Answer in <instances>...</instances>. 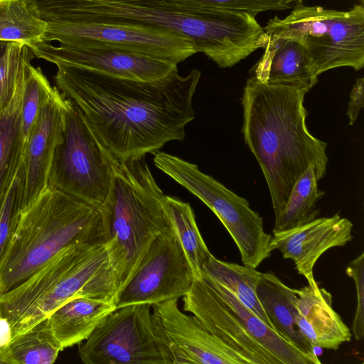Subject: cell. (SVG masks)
I'll return each instance as SVG.
<instances>
[{
    "mask_svg": "<svg viewBox=\"0 0 364 364\" xmlns=\"http://www.w3.org/2000/svg\"><path fill=\"white\" fill-rule=\"evenodd\" d=\"M57 88L73 101L101 143L117 159L155 154L167 142L183 141L195 117L193 97L200 78L193 69L157 80L115 77L59 65Z\"/></svg>",
    "mask_w": 364,
    "mask_h": 364,
    "instance_id": "obj_1",
    "label": "cell"
},
{
    "mask_svg": "<svg viewBox=\"0 0 364 364\" xmlns=\"http://www.w3.org/2000/svg\"><path fill=\"white\" fill-rule=\"evenodd\" d=\"M305 90L270 84L252 76L242 97L245 141L264 176L277 219L291 190L310 164L321 180L326 173V142L306 124Z\"/></svg>",
    "mask_w": 364,
    "mask_h": 364,
    "instance_id": "obj_2",
    "label": "cell"
},
{
    "mask_svg": "<svg viewBox=\"0 0 364 364\" xmlns=\"http://www.w3.org/2000/svg\"><path fill=\"white\" fill-rule=\"evenodd\" d=\"M257 14L232 9H196L165 0L80 1L57 11L55 21L143 25L190 38L219 68H231L265 48L269 36Z\"/></svg>",
    "mask_w": 364,
    "mask_h": 364,
    "instance_id": "obj_3",
    "label": "cell"
},
{
    "mask_svg": "<svg viewBox=\"0 0 364 364\" xmlns=\"http://www.w3.org/2000/svg\"><path fill=\"white\" fill-rule=\"evenodd\" d=\"M165 196L145 156L115 159L103 210L108 266L92 284L95 298L114 303L152 241L171 228Z\"/></svg>",
    "mask_w": 364,
    "mask_h": 364,
    "instance_id": "obj_4",
    "label": "cell"
},
{
    "mask_svg": "<svg viewBox=\"0 0 364 364\" xmlns=\"http://www.w3.org/2000/svg\"><path fill=\"white\" fill-rule=\"evenodd\" d=\"M102 241L101 210L46 188L21 213L0 263V294L19 284L63 249Z\"/></svg>",
    "mask_w": 364,
    "mask_h": 364,
    "instance_id": "obj_5",
    "label": "cell"
},
{
    "mask_svg": "<svg viewBox=\"0 0 364 364\" xmlns=\"http://www.w3.org/2000/svg\"><path fill=\"white\" fill-rule=\"evenodd\" d=\"M105 241L69 246L19 284L0 294V316L10 323L12 338L46 319L100 277L108 266Z\"/></svg>",
    "mask_w": 364,
    "mask_h": 364,
    "instance_id": "obj_6",
    "label": "cell"
},
{
    "mask_svg": "<svg viewBox=\"0 0 364 364\" xmlns=\"http://www.w3.org/2000/svg\"><path fill=\"white\" fill-rule=\"evenodd\" d=\"M269 36L294 40L306 50L318 76L339 67L355 70L364 65V7L348 11L306 6L298 0L284 18L274 16L264 27Z\"/></svg>",
    "mask_w": 364,
    "mask_h": 364,
    "instance_id": "obj_7",
    "label": "cell"
},
{
    "mask_svg": "<svg viewBox=\"0 0 364 364\" xmlns=\"http://www.w3.org/2000/svg\"><path fill=\"white\" fill-rule=\"evenodd\" d=\"M116 158L68 98L65 125L50 168L47 188L88 203L103 213Z\"/></svg>",
    "mask_w": 364,
    "mask_h": 364,
    "instance_id": "obj_8",
    "label": "cell"
},
{
    "mask_svg": "<svg viewBox=\"0 0 364 364\" xmlns=\"http://www.w3.org/2000/svg\"><path fill=\"white\" fill-rule=\"evenodd\" d=\"M154 164L203 202L218 218L235 242L242 264L257 268L272 251V235L263 220L244 198L226 188L198 166L168 153L154 154Z\"/></svg>",
    "mask_w": 364,
    "mask_h": 364,
    "instance_id": "obj_9",
    "label": "cell"
},
{
    "mask_svg": "<svg viewBox=\"0 0 364 364\" xmlns=\"http://www.w3.org/2000/svg\"><path fill=\"white\" fill-rule=\"evenodd\" d=\"M151 305L116 309L81 342L79 355L86 364H173L164 339L156 331Z\"/></svg>",
    "mask_w": 364,
    "mask_h": 364,
    "instance_id": "obj_10",
    "label": "cell"
},
{
    "mask_svg": "<svg viewBox=\"0 0 364 364\" xmlns=\"http://www.w3.org/2000/svg\"><path fill=\"white\" fill-rule=\"evenodd\" d=\"M43 41L77 47L115 48L183 62L198 53L188 38L143 25L96 22L47 21Z\"/></svg>",
    "mask_w": 364,
    "mask_h": 364,
    "instance_id": "obj_11",
    "label": "cell"
},
{
    "mask_svg": "<svg viewBox=\"0 0 364 364\" xmlns=\"http://www.w3.org/2000/svg\"><path fill=\"white\" fill-rule=\"evenodd\" d=\"M196 277L171 226L151 243L134 272L114 299L116 309L153 305L178 299L190 290Z\"/></svg>",
    "mask_w": 364,
    "mask_h": 364,
    "instance_id": "obj_12",
    "label": "cell"
},
{
    "mask_svg": "<svg viewBox=\"0 0 364 364\" xmlns=\"http://www.w3.org/2000/svg\"><path fill=\"white\" fill-rule=\"evenodd\" d=\"M178 299L151 305L152 319L173 358V364H251L225 344L194 316L182 313Z\"/></svg>",
    "mask_w": 364,
    "mask_h": 364,
    "instance_id": "obj_13",
    "label": "cell"
},
{
    "mask_svg": "<svg viewBox=\"0 0 364 364\" xmlns=\"http://www.w3.org/2000/svg\"><path fill=\"white\" fill-rule=\"evenodd\" d=\"M35 58L55 64L78 67L115 77L153 81L178 70L176 63L129 50L53 46L41 41L30 47Z\"/></svg>",
    "mask_w": 364,
    "mask_h": 364,
    "instance_id": "obj_14",
    "label": "cell"
},
{
    "mask_svg": "<svg viewBox=\"0 0 364 364\" xmlns=\"http://www.w3.org/2000/svg\"><path fill=\"white\" fill-rule=\"evenodd\" d=\"M67 106L68 98L57 88L41 109L29 134L19 168L22 210L47 188L55 151L65 129Z\"/></svg>",
    "mask_w": 364,
    "mask_h": 364,
    "instance_id": "obj_15",
    "label": "cell"
},
{
    "mask_svg": "<svg viewBox=\"0 0 364 364\" xmlns=\"http://www.w3.org/2000/svg\"><path fill=\"white\" fill-rule=\"evenodd\" d=\"M353 225L348 219L336 214L316 219L299 227L273 232L270 246L279 250L283 257L294 261L299 274L308 284H315L314 267L328 249L342 247L353 240Z\"/></svg>",
    "mask_w": 364,
    "mask_h": 364,
    "instance_id": "obj_16",
    "label": "cell"
},
{
    "mask_svg": "<svg viewBox=\"0 0 364 364\" xmlns=\"http://www.w3.org/2000/svg\"><path fill=\"white\" fill-rule=\"evenodd\" d=\"M183 297L184 311L192 313L209 331L251 364H280L247 333L202 277L195 279Z\"/></svg>",
    "mask_w": 364,
    "mask_h": 364,
    "instance_id": "obj_17",
    "label": "cell"
},
{
    "mask_svg": "<svg viewBox=\"0 0 364 364\" xmlns=\"http://www.w3.org/2000/svg\"><path fill=\"white\" fill-rule=\"evenodd\" d=\"M298 296L295 321L299 331L314 348L337 350L351 339V332L332 307V296L318 283L295 289Z\"/></svg>",
    "mask_w": 364,
    "mask_h": 364,
    "instance_id": "obj_18",
    "label": "cell"
},
{
    "mask_svg": "<svg viewBox=\"0 0 364 364\" xmlns=\"http://www.w3.org/2000/svg\"><path fill=\"white\" fill-rule=\"evenodd\" d=\"M261 82L299 87L309 92L318 82L309 55L298 41L269 36L262 58L253 68Z\"/></svg>",
    "mask_w": 364,
    "mask_h": 364,
    "instance_id": "obj_19",
    "label": "cell"
},
{
    "mask_svg": "<svg viewBox=\"0 0 364 364\" xmlns=\"http://www.w3.org/2000/svg\"><path fill=\"white\" fill-rule=\"evenodd\" d=\"M257 294L274 329L286 341L320 364L316 350L299 331L295 321L298 296L295 289L284 284L272 273H262L257 286Z\"/></svg>",
    "mask_w": 364,
    "mask_h": 364,
    "instance_id": "obj_20",
    "label": "cell"
},
{
    "mask_svg": "<svg viewBox=\"0 0 364 364\" xmlns=\"http://www.w3.org/2000/svg\"><path fill=\"white\" fill-rule=\"evenodd\" d=\"M115 310L112 301L79 296L58 306L46 320L63 350L86 340Z\"/></svg>",
    "mask_w": 364,
    "mask_h": 364,
    "instance_id": "obj_21",
    "label": "cell"
},
{
    "mask_svg": "<svg viewBox=\"0 0 364 364\" xmlns=\"http://www.w3.org/2000/svg\"><path fill=\"white\" fill-rule=\"evenodd\" d=\"M203 279L218 294L227 309L240 322L247 333L262 348L273 355L280 364H314V361L255 313L242 304L223 285L202 272Z\"/></svg>",
    "mask_w": 364,
    "mask_h": 364,
    "instance_id": "obj_22",
    "label": "cell"
},
{
    "mask_svg": "<svg viewBox=\"0 0 364 364\" xmlns=\"http://www.w3.org/2000/svg\"><path fill=\"white\" fill-rule=\"evenodd\" d=\"M23 84L24 75L11 101L0 114V200L11 184L23 161L21 106Z\"/></svg>",
    "mask_w": 364,
    "mask_h": 364,
    "instance_id": "obj_23",
    "label": "cell"
},
{
    "mask_svg": "<svg viewBox=\"0 0 364 364\" xmlns=\"http://www.w3.org/2000/svg\"><path fill=\"white\" fill-rule=\"evenodd\" d=\"M202 272L223 285L242 304L274 329L257 294V286L262 272L251 266L220 260L213 255L204 264Z\"/></svg>",
    "mask_w": 364,
    "mask_h": 364,
    "instance_id": "obj_24",
    "label": "cell"
},
{
    "mask_svg": "<svg viewBox=\"0 0 364 364\" xmlns=\"http://www.w3.org/2000/svg\"><path fill=\"white\" fill-rule=\"evenodd\" d=\"M61 350L46 318L1 348L0 360L2 364H52Z\"/></svg>",
    "mask_w": 364,
    "mask_h": 364,
    "instance_id": "obj_25",
    "label": "cell"
},
{
    "mask_svg": "<svg viewBox=\"0 0 364 364\" xmlns=\"http://www.w3.org/2000/svg\"><path fill=\"white\" fill-rule=\"evenodd\" d=\"M47 21L33 0H0V42L28 46L43 41Z\"/></svg>",
    "mask_w": 364,
    "mask_h": 364,
    "instance_id": "obj_26",
    "label": "cell"
},
{
    "mask_svg": "<svg viewBox=\"0 0 364 364\" xmlns=\"http://www.w3.org/2000/svg\"><path fill=\"white\" fill-rule=\"evenodd\" d=\"M317 183L315 166L310 164L295 183L284 210L275 219L273 232L299 227L317 218L316 203L325 194Z\"/></svg>",
    "mask_w": 364,
    "mask_h": 364,
    "instance_id": "obj_27",
    "label": "cell"
},
{
    "mask_svg": "<svg viewBox=\"0 0 364 364\" xmlns=\"http://www.w3.org/2000/svg\"><path fill=\"white\" fill-rule=\"evenodd\" d=\"M171 226L190 262L196 278L201 276L204 264L212 255L198 230L194 212L188 203L166 196Z\"/></svg>",
    "mask_w": 364,
    "mask_h": 364,
    "instance_id": "obj_28",
    "label": "cell"
},
{
    "mask_svg": "<svg viewBox=\"0 0 364 364\" xmlns=\"http://www.w3.org/2000/svg\"><path fill=\"white\" fill-rule=\"evenodd\" d=\"M56 89V86H51L40 67H34L31 63L26 65L21 106L23 152L29 134L41 109L52 97Z\"/></svg>",
    "mask_w": 364,
    "mask_h": 364,
    "instance_id": "obj_29",
    "label": "cell"
},
{
    "mask_svg": "<svg viewBox=\"0 0 364 364\" xmlns=\"http://www.w3.org/2000/svg\"><path fill=\"white\" fill-rule=\"evenodd\" d=\"M34 58L26 45L0 42V114L11 101L26 65Z\"/></svg>",
    "mask_w": 364,
    "mask_h": 364,
    "instance_id": "obj_30",
    "label": "cell"
},
{
    "mask_svg": "<svg viewBox=\"0 0 364 364\" xmlns=\"http://www.w3.org/2000/svg\"><path fill=\"white\" fill-rule=\"evenodd\" d=\"M19 169L0 200V263L15 231L22 210V187Z\"/></svg>",
    "mask_w": 364,
    "mask_h": 364,
    "instance_id": "obj_31",
    "label": "cell"
},
{
    "mask_svg": "<svg viewBox=\"0 0 364 364\" xmlns=\"http://www.w3.org/2000/svg\"><path fill=\"white\" fill-rule=\"evenodd\" d=\"M184 8L196 9H232L257 14L267 11L289 9L298 0H165Z\"/></svg>",
    "mask_w": 364,
    "mask_h": 364,
    "instance_id": "obj_32",
    "label": "cell"
},
{
    "mask_svg": "<svg viewBox=\"0 0 364 364\" xmlns=\"http://www.w3.org/2000/svg\"><path fill=\"white\" fill-rule=\"evenodd\" d=\"M346 274L351 277L356 289L357 304L353 321L352 331L356 341L364 334V253L361 252L346 267Z\"/></svg>",
    "mask_w": 364,
    "mask_h": 364,
    "instance_id": "obj_33",
    "label": "cell"
},
{
    "mask_svg": "<svg viewBox=\"0 0 364 364\" xmlns=\"http://www.w3.org/2000/svg\"><path fill=\"white\" fill-rule=\"evenodd\" d=\"M363 91L364 78L360 77L357 79L350 95V102L346 112L350 125L354 124L360 109L363 107Z\"/></svg>",
    "mask_w": 364,
    "mask_h": 364,
    "instance_id": "obj_34",
    "label": "cell"
},
{
    "mask_svg": "<svg viewBox=\"0 0 364 364\" xmlns=\"http://www.w3.org/2000/svg\"><path fill=\"white\" fill-rule=\"evenodd\" d=\"M123 1L131 0H33L39 14L80 1L119 2Z\"/></svg>",
    "mask_w": 364,
    "mask_h": 364,
    "instance_id": "obj_35",
    "label": "cell"
},
{
    "mask_svg": "<svg viewBox=\"0 0 364 364\" xmlns=\"http://www.w3.org/2000/svg\"><path fill=\"white\" fill-rule=\"evenodd\" d=\"M12 339V331L8 320L0 316V349L7 346Z\"/></svg>",
    "mask_w": 364,
    "mask_h": 364,
    "instance_id": "obj_36",
    "label": "cell"
},
{
    "mask_svg": "<svg viewBox=\"0 0 364 364\" xmlns=\"http://www.w3.org/2000/svg\"><path fill=\"white\" fill-rule=\"evenodd\" d=\"M362 4L363 3V0H361Z\"/></svg>",
    "mask_w": 364,
    "mask_h": 364,
    "instance_id": "obj_37",
    "label": "cell"
},
{
    "mask_svg": "<svg viewBox=\"0 0 364 364\" xmlns=\"http://www.w3.org/2000/svg\"><path fill=\"white\" fill-rule=\"evenodd\" d=\"M0 364H2V363H1V360H0Z\"/></svg>",
    "mask_w": 364,
    "mask_h": 364,
    "instance_id": "obj_38",
    "label": "cell"
}]
</instances>
